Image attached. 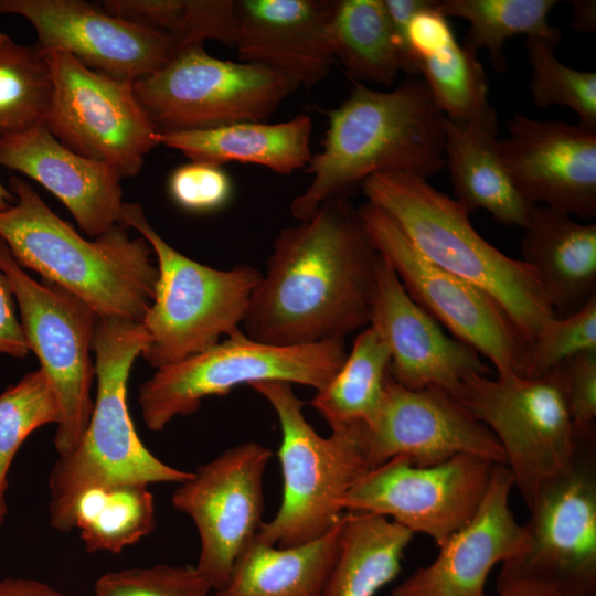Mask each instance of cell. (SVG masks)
<instances>
[{"label": "cell", "instance_id": "8fae6325", "mask_svg": "<svg viewBox=\"0 0 596 596\" xmlns=\"http://www.w3.org/2000/svg\"><path fill=\"white\" fill-rule=\"evenodd\" d=\"M297 88L264 66L212 56L203 44L180 51L162 70L132 84L159 131L264 121Z\"/></svg>", "mask_w": 596, "mask_h": 596}, {"label": "cell", "instance_id": "ee69618b", "mask_svg": "<svg viewBox=\"0 0 596 596\" xmlns=\"http://www.w3.org/2000/svg\"><path fill=\"white\" fill-rule=\"evenodd\" d=\"M429 2L430 0H383L400 58L401 72L406 73L407 76H418V70L408 46L407 28L412 18Z\"/></svg>", "mask_w": 596, "mask_h": 596}, {"label": "cell", "instance_id": "ffe728a7", "mask_svg": "<svg viewBox=\"0 0 596 596\" xmlns=\"http://www.w3.org/2000/svg\"><path fill=\"white\" fill-rule=\"evenodd\" d=\"M369 326L390 351L391 376L407 389L437 386L450 393L470 374L492 373L476 350L448 337L411 298L382 255Z\"/></svg>", "mask_w": 596, "mask_h": 596}, {"label": "cell", "instance_id": "74e56055", "mask_svg": "<svg viewBox=\"0 0 596 596\" xmlns=\"http://www.w3.org/2000/svg\"><path fill=\"white\" fill-rule=\"evenodd\" d=\"M211 590L195 566L168 564L111 571L94 585L95 596H209Z\"/></svg>", "mask_w": 596, "mask_h": 596}, {"label": "cell", "instance_id": "603a6c76", "mask_svg": "<svg viewBox=\"0 0 596 596\" xmlns=\"http://www.w3.org/2000/svg\"><path fill=\"white\" fill-rule=\"evenodd\" d=\"M0 166L42 184L88 236L97 237L119 223L123 177L114 167L62 145L45 124L0 136Z\"/></svg>", "mask_w": 596, "mask_h": 596}, {"label": "cell", "instance_id": "f6af8a7d", "mask_svg": "<svg viewBox=\"0 0 596 596\" xmlns=\"http://www.w3.org/2000/svg\"><path fill=\"white\" fill-rule=\"evenodd\" d=\"M0 596H65L51 585L33 579L21 577H8L0 579Z\"/></svg>", "mask_w": 596, "mask_h": 596}, {"label": "cell", "instance_id": "e0dca14e", "mask_svg": "<svg viewBox=\"0 0 596 596\" xmlns=\"http://www.w3.org/2000/svg\"><path fill=\"white\" fill-rule=\"evenodd\" d=\"M2 14L26 19L42 53L65 52L88 68L130 84L156 74L179 53L169 34L83 0H0Z\"/></svg>", "mask_w": 596, "mask_h": 596}, {"label": "cell", "instance_id": "cb8c5ba5", "mask_svg": "<svg viewBox=\"0 0 596 596\" xmlns=\"http://www.w3.org/2000/svg\"><path fill=\"white\" fill-rule=\"evenodd\" d=\"M444 159L454 193L470 214L485 210L499 223L524 228L536 205L514 184L499 150L498 116L490 105L467 120L445 118Z\"/></svg>", "mask_w": 596, "mask_h": 596}, {"label": "cell", "instance_id": "ab89813d", "mask_svg": "<svg viewBox=\"0 0 596 596\" xmlns=\"http://www.w3.org/2000/svg\"><path fill=\"white\" fill-rule=\"evenodd\" d=\"M233 0H183L173 39L179 52L213 39L234 45Z\"/></svg>", "mask_w": 596, "mask_h": 596}, {"label": "cell", "instance_id": "277c9868", "mask_svg": "<svg viewBox=\"0 0 596 596\" xmlns=\"http://www.w3.org/2000/svg\"><path fill=\"white\" fill-rule=\"evenodd\" d=\"M361 187L368 202L387 213L422 255L496 300L528 344L555 317L535 270L488 243L466 209L426 179L380 172Z\"/></svg>", "mask_w": 596, "mask_h": 596}, {"label": "cell", "instance_id": "5b68a950", "mask_svg": "<svg viewBox=\"0 0 596 596\" xmlns=\"http://www.w3.org/2000/svg\"><path fill=\"white\" fill-rule=\"evenodd\" d=\"M149 345L142 322L98 318L93 339L96 398L75 449L49 475V515L60 532L74 529V507L87 489L108 483H181L192 472L164 464L142 444L127 404L132 364Z\"/></svg>", "mask_w": 596, "mask_h": 596}, {"label": "cell", "instance_id": "5bb4252c", "mask_svg": "<svg viewBox=\"0 0 596 596\" xmlns=\"http://www.w3.org/2000/svg\"><path fill=\"white\" fill-rule=\"evenodd\" d=\"M53 96L45 126L65 147L137 175L145 156L159 146V129L137 100L132 84L88 68L60 51L44 53Z\"/></svg>", "mask_w": 596, "mask_h": 596}, {"label": "cell", "instance_id": "1f68e13d", "mask_svg": "<svg viewBox=\"0 0 596 596\" xmlns=\"http://www.w3.org/2000/svg\"><path fill=\"white\" fill-rule=\"evenodd\" d=\"M557 4L555 0H441L437 8L446 17L470 23L462 46L473 53L488 51L493 68L504 72L507 61L504 42L514 35L540 36L554 42L561 33L549 23V15Z\"/></svg>", "mask_w": 596, "mask_h": 596}, {"label": "cell", "instance_id": "3957f363", "mask_svg": "<svg viewBox=\"0 0 596 596\" xmlns=\"http://www.w3.org/2000/svg\"><path fill=\"white\" fill-rule=\"evenodd\" d=\"M14 203L0 212V237L23 269L83 300L98 318L141 322L153 300L158 267L142 237L117 223L88 241L56 215L25 181L9 180Z\"/></svg>", "mask_w": 596, "mask_h": 596}, {"label": "cell", "instance_id": "b9f144b4", "mask_svg": "<svg viewBox=\"0 0 596 596\" xmlns=\"http://www.w3.org/2000/svg\"><path fill=\"white\" fill-rule=\"evenodd\" d=\"M407 41L413 61L421 74V63L455 44L456 38L437 1L419 10L409 21Z\"/></svg>", "mask_w": 596, "mask_h": 596}, {"label": "cell", "instance_id": "8992f818", "mask_svg": "<svg viewBox=\"0 0 596 596\" xmlns=\"http://www.w3.org/2000/svg\"><path fill=\"white\" fill-rule=\"evenodd\" d=\"M119 223L148 242L158 280L142 324L149 345L141 355L159 369L242 332L251 296L263 274L249 265L216 269L181 254L149 224L139 203L124 202Z\"/></svg>", "mask_w": 596, "mask_h": 596}, {"label": "cell", "instance_id": "4dcf8cb0", "mask_svg": "<svg viewBox=\"0 0 596 596\" xmlns=\"http://www.w3.org/2000/svg\"><path fill=\"white\" fill-rule=\"evenodd\" d=\"M73 523L87 552L119 553L155 530L153 497L139 483L95 486L77 499Z\"/></svg>", "mask_w": 596, "mask_h": 596}, {"label": "cell", "instance_id": "d4e9b609", "mask_svg": "<svg viewBox=\"0 0 596 596\" xmlns=\"http://www.w3.org/2000/svg\"><path fill=\"white\" fill-rule=\"evenodd\" d=\"M521 260L540 278L555 317H565L596 297V224L536 205L523 228Z\"/></svg>", "mask_w": 596, "mask_h": 596}, {"label": "cell", "instance_id": "f546056e", "mask_svg": "<svg viewBox=\"0 0 596 596\" xmlns=\"http://www.w3.org/2000/svg\"><path fill=\"white\" fill-rule=\"evenodd\" d=\"M333 56L355 83L391 86L401 64L383 0H336Z\"/></svg>", "mask_w": 596, "mask_h": 596}, {"label": "cell", "instance_id": "d6986e66", "mask_svg": "<svg viewBox=\"0 0 596 596\" xmlns=\"http://www.w3.org/2000/svg\"><path fill=\"white\" fill-rule=\"evenodd\" d=\"M499 139L503 162L532 204L596 216V130L515 113Z\"/></svg>", "mask_w": 596, "mask_h": 596}, {"label": "cell", "instance_id": "9a60e30c", "mask_svg": "<svg viewBox=\"0 0 596 596\" xmlns=\"http://www.w3.org/2000/svg\"><path fill=\"white\" fill-rule=\"evenodd\" d=\"M496 465L465 454L430 466L397 456L365 471L341 505L385 517L439 547L475 517Z\"/></svg>", "mask_w": 596, "mask_h": 596}, {"label": "cell", "instance_id": "d590c367", "mask_svg": "<svg viewBox=\"0 0 596 596\" xmlns=\"http://www.w3.org/2000/svg\"><path fill=\"white\" fill-rule=\"evenodd\" d=\"M421 74L436 105L451 120L470 119L488 106V82L482 64L457 42L421 63Z\"/></svg>", "mask_w": 596, "mask_h": 596}, {"label": "cell", "instance_id": "7402d4cb", "mask_svg": "<svg viewBox=\"0 0 596 596\" xmlns=\"http://www.w3.org/2000/svg\"><path fill=\"white\" fill-rule=\"evenodd\" d=\"M336 0L234 1V45L242 62L272 70L298 87L324 79L334 60Z\"/></svg>", "mask_w": 596, "mask_h": 596}, {"label": "cell", "instance_id": "30bf717a", "mask_svg": "<svg viewBox=\"0 0 596 596\" xmlns=\"http://www.w3.org/2000/svg\"><path fill=\"white\" fill-rule=\"evenodd\" d=\"M523 525L526 543L501 564L497 588L531 583L566 596H596V435L541 485Z\"/></svg>", "mask_w": 596, "mask_h": 596}, {"label": "cell", "instance_id": "ba28073f", "mask_svg": "<svg viewBox=\"0 0 596 596\" xmlns=\"http://www.w3.org/2000/svg\"><path fill=\"white\" fill-rule=\"evenodd\" d=\"M344 339L301 345L258 342L243 331L175 363L157 369L139 387L146 426L162 430L173 418L193 414L209 396L264 381L327 386L347 358Z\"/></svg>", "mask_w": 596, "mask_h": 596}, {"label": "cell", "instance_id": "f1b7e54d", "mask_svg": "<svg viewBox=\"0 0 596 596\" xmlns=\"http://www.w3.org/2000/svg\"><path fill=\"white\" fill-rule=\"evenodd\" d=\"M390 364L386 344L368 326L355 337L333 379L316 391L311 406L331 429L369 423L382 404Z\"/></svg>", "mask_w": 596, "mask_h": 596}, {"label": "cell", "instance_id": "7a4b0ae2", "mask_svg": "<svg viewBox=\"0 0 596 596\" xmlns=\"http://www.w3.org/2000/svg\"><path fill=\"white\" fill-rule=\"evenodd\" d=\"M328 118L322 149L305 169L311 182L290 204L295 220L309 219L326 200L375 173L427 179L445 169L446 116L418 76H407L392 91L354 82L349 97Z\"/></svg>", "mask_w": 596, "mask_h": 596}, {"label": "cell", "instance_id": "9c48e42d", "mask_svg": "<svg viewBox=\"0 0 596 596\" xmlns=\"http://www.w3.org/2000/svg\"><path fill=\"white\" fill-rule=\"evenodd\" d=\"M449 394L494 435L528 507L577 449L561 364L536 379L470 374Z\"/></svg>", "mask_w": 596, "mask_h": 596}, {"label": "cell", "instance_id": "83f0119b", "mask_svg": "<svg viewBox=\"0 0 596 596\" xmlns=\"http://www.w3.org/2000/svg\"><path fill=\"white\" fill-rule=\"evenodd\" d=\"M413 535L385 517L344 512L339 552L323 596H375L398 576Z\"/></svg>", "mask_w": 596, "mask_h": 596}, {"label": "cell", "instance_id": "6da1fadb", "mask_svg": "<svg viewBox=\"0 0 596 596\" xmlns=\"http://www.w3.org/2000/svg\"><path fill=\"white\" fill-rule=\"evenodd\" d=\"M380 254L347 193L283 228L242 322L252 340L318 343L370 323Z\"/></svg>", "mask_w": 596, "mask_h": 596}, {"label": "cell", "instance_id": "8d00e7d4", "mask_svg": "<svg viewBox=\"0 0 596 596\" xmlns=\"http://www.w3.org/2000/svg\"><path fill=\"white\" fill-rule=\"evenodd\" d=\"M596 351V297L565 317H553L529 344L520 376L540 377L565 360Z\"/></svg>", "mask_w": 596, "mask_h": 596}, {"label": "cell", "instance_id": "d6a6232c", "mask_svg": "<svg viewBox=\"0 0 596 596\" xmlns=\"http://www.w3.org/2000/svg\"><path fill=\"white\" fill-rule=\"evenodd\" d=\"M52 96L45 54L0 32V136L45 124Z\"/></svg>", "mask_w": 596, "mask_h": 596}, {"label": "cell", "instance_id": "c3c4849f", "mask_svg": "<svg viewBox=\"0 0 596 596\" xmlns=\"http://www.w3.org/2000/svg\"><path fill=\"white\" fill-rule=\"evenodd\" d=\"M14 201V194L0 182V212L9 209Z\"/></svg>", "mask_w": 596, "mask_h": 596}, {"label": "cell", "instance_id": "bcb514c9", "mask_svg": "<svg viewBox=\"0 0 596 596\" xmlns=\"http://www.w3.org/2000/svg\"><path fill=\"white\" fill-rule=\"evenodd\" d=\"M572 25L581 32H594L596 29V1L574 0Z\"/></svg>", "mask_w": 596, "mask_h": 596}, {"label": "cell", "instance_id": "f35d334b", "mask_svg": "<svg viewBox=\"0 0 596 596\" xmlns=\"http://www.w3.org/2000/svg\"><path fill=\"white\" fill-rule=\"evenodd\" d=\"M173 201L191 212H211L227 204L233 193L230 175L219 166L191 161L169 179Z\"/></svg>", "mask_w": 596, "mask_h": 596}, {"label": "cell", "instance_id": "2e32d148", "mask_svg": "<svg viewBox=\"0 0 596 596\" xmlns=\"http://www.w3.org/2000/svg\"><path fill=\"white\" fill-rule=\"evenodd\" d=\"M272 456L258 443H241L200 466L172 493V505L196 526L195 568L215 592L225 587L237 558L263 524V481Z\"/></svg>", "mask_w": 596, "mask_h": 596}, {"label": "cell", "instance_id": "ac0fdd59", "mask_svg": "<svg viewBox=\"0 0 596 596\" xmlns=\"http://www.w3.org/2000/svg\"><path fill=\"white\" fill-rule=\"evenodd\" d=\"M361 430L370 469L397 456L430 466L464 454L505 465L494 435L447 391L407 389L390 373L382 404Z\"/></svg>", "mask_w": 596, "mask_h": 596}, {"label": "cell", "instance_id": "44dd1931", "mask_svg": "<svg viewBox=\"0 0 596 596\" xmlns=\"http://www.w3.org/2000/svg\"><path fill=\"white\" fill-rule=\"evenodd\" d=\"M513 477L494 466L486 496L471 521L451 535L436 558L396 585L390 596H488V576L525 547L526 536L510 509Z\"/></svg>", "mask_w": 596, "mask_h": 596}, {"label": "cell", "instance_id": "4fadbf2b", "mask_svg": "<svg viewBox=\"0 0 596 596\" xmlns=\"http://www.w3.org/2000/svg\"><path fill=\"white\" fill-rule=\"evenodd\" d=\"M358 209L372 245L411 298L457 340L488 359L497 375L520 376L529 344L499 304L428 260L387 213L369 202Z\"/></svg>", "mask_w": 596, "mask_h": 596}, {"label": "cell", "instance_id": "7bdbcfd3", "mask_svg": "<svg viewBox=\"0 0 596 596\" xmlns=\"http://www.w3.org/2000/svg\"><path fill=\"white\" fill-rule=\"evenodd\" d=\"M29 352L11 285L0 269V354L24 359Z\"/></svg>", "mask_w": 596, "mask_h": 596}, {"label": "cell", "instance_id": "4316f807", "mask_svg": "<svg viewBox=\"0 0 596 596\" xmlns=\"http://www.w3.org/2000/svg\"><path fill=\"white\" fill-rule=\"evenodd\" d=\"M342 519L326 534L299 545L277 546L255 538L225 587L213 596H323L339 552Z\"/></svg>", "mask_w": 596, "mask_h": 596}, {"label": "cell", "instance_id": "52a82bcc", "mask_svg": "<svg viewBox=\"0 0 596 596\" xmlns=\"http://www.w3.org/2000/svg\"><path fill=\"white\" fill-rule=\"evenodd\" d=\"M248 386L269 403L281 429V504L270 521L263 522L256 540L294 546L318 539L340 521L344 496L370 469L361 424L333 428L322 437L306 419L305 403L290 383L264 381Z\"/></svg>", "mask_w": 596, "mask_h": 596}, {"label": "cell", "instance_id": "836d02e7", "mask_svg": "<svg viewBox=\"0 0 596 596\" xmlns=\"http://www.w3.org/2000/svg\"><path fill=\"white\" fill-rule=\"evenodd\" d=\"M60 421L58 400L41 368L0 394V525L8 513V475L18 450L35 429Z\"/></svg>", "mask_w": 596, "mask_h": 596}, {"label": "cell", "instance_id": "7dc6e473", "mask_svg": "<svg viewBox=\"0 0 596 596\" xmlns=\"http://www.w3.org/2000/svg\"><path fill=\"white\" fill-rule=\"evenodd\" d=\"M489 596V595H488ZM494 596H566L555 589L531 583H517L498 588Z\"/></svg>", "mask_w": 596, "mask_h": 596}, {"label": "cell", "instance_id": "484cf974", "mask_svg": "<svg viewBox=\"0 0 596 596\" xmlns=\"http://www.w3.org/2000/svg\"><path fill=\"white\" fill-rule=\"evenodd\" d=\"M312 120L298 115L289 120L234 123L195 130L160 131L159 145L181 151L191 161L221 167L226 162L265 167L278 174L306 169L312 152Z\"/></svg>", "mask_w": 596, "mask_h": 596}, {"label": "cell", "instance_id": "e575fe53", "mask_svg": "<svg viewBox=\"0 0 596 596\" xmlns=\"http://www.w3.org/2000/svg\"><path fill=\"white\" fill-rule=\"evenodd\" d=\"M557 42L528 36L525 50L532 66L530 92L538 107L566 106L581 126L596 130V73L574 70L554 54Z\"/></svg>", "mask_w": 596, "mask_h": 596}, {"label": "cell", "instance_id": "7c38bea8", "mask_svg": "<svg viewBox=\"0 0 596 596\" xmlns=\"http://www.w3.org/2000/svg\"><path fill=\"white\" fill-rule=\"evenodd\" d=\"M0 269L11 285L30 351L50 379L61 407L54 446L57 457L78 445L89 422L95 364L91 352L98 320L95 311L68 290L34 280L11 256L0 237Z\"/></svg>", "mask_w": 596, "mask_h": 596}, {"label": "cell", "instance_id": "60d3db41", "mask_svg": "<svg viewBox=\"0 0 596 596\" xmlns=\"http://www.w3.org/2000/svg\"><path fill=\"white\" fill-rule=\"evenodd\" d=\"M561 365L567 406L577 436L596 435V351L578 353Z\"/></svg>", "mask_w": 596, "mask_h": 596}]
</instances>
